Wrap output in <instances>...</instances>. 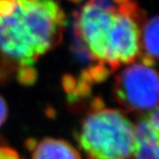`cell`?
<instances>
[{
    "label": "cell",
    "mask_w": 159,
    "mask_h": 159,
    "mask_svg": "<svg viewBox=\"0 0 159 159\" xmlns=\"http://www.w3.org/2000/svg\"><path fill=\"white\" fill-rule=\"evenodd\" d=\"M66 24L56 0H0V54L33 66L61 42Z\"/></svg>",
    "instance_id": "obj_1"
},
{
    "label": "cell",
    "mask_w": 159,
    "mask_h": 159,
    "mask_svg": "<svg viewBox=\"0 0 159 159\" xmlns=\"http://www.w3.org/2000/svg\"><path fill=\"white\" fill-rule=\"evenodd\" d=\"M145 14L135 2L104 7L89 1L78 15L75 33L92 60L114 71L140 55L141 25Z\"/></svg>",
    "instance_id": "obj_2"
},
{
    "label": "cell",
    "mask_w": 159,
    "mask_h": 159,
    "mask_svg": "<svg viewBox=\"0 0 159 159\" xmlns=\"http://www.w3.org/2000/svg\"><path fill=\"white\" fill-rule=\"evenodd\" d=\"M78 142L89 159H132L135 128L122 111L97 107L84 118Z\"/></svg>",
    "instance_id": "obj_3"
},
{
    "label": "cell",
    "mask_w": 159,
    "mask_h": 159,
    "mask_svg": "<svg viewBox=\"0 0 159 159\" xmlns=\"http://www.w3.org/2000/svg\"><path fill=\"white\" fill-rule=\"evenodd\" d=\"M159 82L152 66L132 62L116 77L114 95L118 103L129 111L149 113L157 109Z\"/></svg>",
    "instance_id": "obj_4"
},
{
    "label": "cell",
    "mask_w": 159,
    "mask_h": 159,
    "mask_svg": "<svg viewBox=\"0 0 159 159\" xmlns=\"http://www.w3.org/2000/svg\"><path fill=\"white\" fill-rule=\"evenodd\" d=\"M134 128L136 146L132 159H158V108L147 113Z\"/></svg>",
    "instance_id": "obj_5"
},
{
    "label": "cell",
    "mask_w": 159,
    "mask_h": 159,
    "mask_svg": "<svg viewBox=\"0 0 159 159\" xmlns=\"http://www.w3.org/2000/svg\"><path fill=\"white\" fill-rule=\"evenodd\" d=\"M32 159H82V156L70 143L49 137L35 145Z\"/></svg>",
    "instance_id": "obj_6"
},
{
    "label": "cell",
    "mask_w": 159,
    "mask_h": 159,
    "mask_svg": "<svg viewBox=\"0 0 159 159\" xmlns=\"http://www.w3.org/2000/svg\"><path fill=\"white\" fill-rule=\"evenodd\" d=\"M142 26L138 58L142 63L152 66L158 58V16L145 20Z\"/></svg>",
    "instance_id": "obj_7"
},
{
    "label": "cell",
    "mask_w": 159,
    "mask_h": 159,
    "mask_svg": "<svg viewBox=\"0 0 159 159\" xmlns=\"http://www.w3.org/2000/svg\"><path fill=\"white\" fill-rule=\"evenodd\" d=\"M17 78H18V81H20V83L24 84H31L36 81L37 72L33 68V66L19 67Z\"/></svg>",
    "instance_id": "obj_8"
},
{
    "label": "cell",
    "mask_w": 159,
    "mask_h": 159,
    "mask_svg": "<svg viewBox=\"0 0 159 159\" xmlns=\"http://www.w3.org/2000/svg\"><path fill=\"white\" fill-rule=\"evenodd\" d=\"M9 114V108L6 101L0 96V128H1L4 123L6 122Z\"/></svg>",
    "instance_id": "obj_9"
},
{
    "label": "cell",
    "mask_w": 159,
    "mask_h": 159,
    "mask_svg": "<svg viewBox=\"0 0 159 159\" xmlns=\"http://www.w3.org/2000/svg\"><path fill=\"white\" fill-rule=\"evenodd\" d=\"M0 159H19L18 155L8 148H0Z\"/></svg>",
    "instance_id": "obj_10"
},
{
    "label": "cell",
    "mask_w": 159,
    "mask_h": 159,
    "mask_svg": "<svg viewBox=\"0 0 159 159\" xmlns=\"http://www.w3.org/2000/svg\"><path fill=\"white\" fill-rule=\"evenodd\" d=\"M70 1H72L74 3H80V2H82V0H70Z\"/></svg>",
    "instance_id": "obj_11"
}]
</instances>
